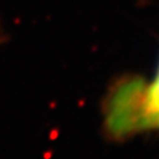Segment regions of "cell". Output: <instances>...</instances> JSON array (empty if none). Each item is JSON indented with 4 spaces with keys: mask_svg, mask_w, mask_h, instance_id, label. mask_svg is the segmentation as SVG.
I'll use <instances>...</instances> for the list:
<instances>
[{
    "mask_svg": "<svg viewBox=\"0 0 159 159\" xmlns=\"http://www.w3.org/2000/svg\"><path fill=\"white\" fill-rule=\"evenodd\" d=\"M147 88L148 84L139 78L127 79L114 88L105 108L107 128L110 134L122 138L152 128Z\"/></svg>",
    "mask_w": 159,
    "mask_h": 159,
    "instance_id": "1",
    "label": "cell"
},
{
    "mask_svg": "<svg viewBox=\"0 0 159 159\" xmlns=\"http://www.w3.org/2000/svg\"><path fill=\"white\" fill-rule=\"evenodd\" d=\"M7 40H8V33L5 30V26H4L3 21L0 20V45L7 43Z\"/></svg>",
    "mask_w": 159,
    "mask_h": 159,
    "instance_id": "2",
    "label": "cell"
},
{
    "mask_svg": "<svg viewBox=\"0 0 159 159\" xmlns=\"http://www.w3.org/2000/svg\"><path fill=\"white\" fill-rule=\"evenodd\" d=\"M158 76H159V70H158Z\"/></svg>",
    "mask_w": 159,
    "mask_h": 159,
    "instance_id": "3",
    "label": "cell"
}]
</instances>
